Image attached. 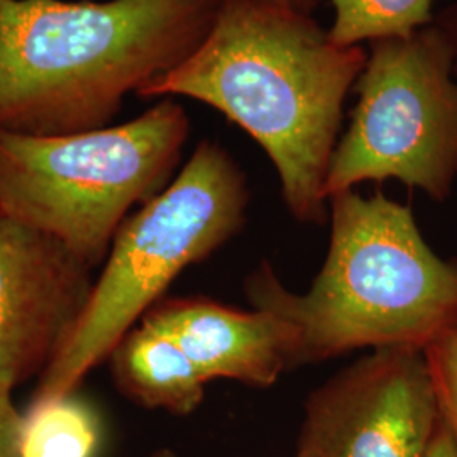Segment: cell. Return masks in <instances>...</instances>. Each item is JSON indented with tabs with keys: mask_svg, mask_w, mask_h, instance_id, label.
Wrapping results in <instances>:
<instances>
[{
	"mask_svg": "<svg viewBox=\"0 0 457 457\" xmlns=\"http://www.w3.org/2000/svg\"><path fill=\"white\" fill-rule=\"evenodd\" d=\"M366 63L313 17L270 0H220L202 45L139 97H187L247 132L277 170L295 220L328 219L326 179L344 104Z\"/></svg>",
	"mask_w": 457,
	"mask_h": 457,
	"instance_id": "obj_1",
	"label": "cell"
},
{
	"mask_svg": "<svg viewBox=\"0 0 457 457\" xmlns=\"http://www.w3.org/2000/svg\"><path fill=\"white\" fill-rule=\"evenodd\" d=\"M220 0H0V129L111 124L129 94L180 66Z\"/></svg>",
	"mask_w": 457,
	"mask_h": 457,
	"instance_id": "obj_2",
	"label": "cell"
},
{
	"mask_svg": "<svg viewBox=\"0 0 457 457\" xmlns=\"http://www.w3.org/2000/svg\"><path fill=\"white\" fill-rule=\"evenodd\" d=\"M330 237L322 268L303 294L270 262L245 277L253 309L296 332L295 368L360 349L422 351L457 326V258L425 241L410 205L383 192L328 196Z\"/></svg>",
	"mask_w": 457,
	"mask_h": 457,
	"instance_id": "obj_3",
	"label": "cell"
},
{
	"mask_svg": "<svg viewBox=\"0 0 457 457\" xmlns=\"http://www.w3.org/2000/svg\"><path fill=\"white\" fill-rule=\"evenodd\" d=\"M249 204L243 168L220 143L200 141L179 175L117 230L82 317L34 398L79 392L183 270L209 260L245 228Z\"/></svg>",
	"mask_w": 457,
	"mask_h": 457,
	"instance_id": "obj_4",
	"label": "cell"
},
{
	"mask_svg": "<svg viewBox=\"0 0 457 457\" xmlns=\"http://www.w3.org/2000/svg\"><path fill=\"white\" fill-rule=\"evenodd\" d=\"M190 129L187 111L171 97L124 124L92 131L0 129V213L97 268L132 207L170 183Z\"/></svg>",
	"mask_w": 457,
	"mask_h": 457,
	"instance_id": "obj_5",
	"label": "cell"
},
{
	"mask_svg": "<svg viewBox=\"0 0 457 457\" xmlns=\"http://www.w3.org/2000/svg\"><path fill=\"white\" fill-rule=\"evenodd\" d=\"M358 102L327 170L326 195L366 181L396 180L434 202L457 181V79L432 22L410 36L370 43L354 85Z\"/></svg>",
	"mask_w": 457,
	"mask_h": 457,
	"instance_id": "obj_6",
	"label": "cell"
},
{
	"mask_svg": "<svg viewBox=\"0 0 457 457\" xmlns=\"http://www.w3.org/2000/svg\"><path fill=\"white\" fill-rule=\"evenodd\" d=\"M439 424L424 353L378 349L309 395L295 457H425Z\"/></svg>",
	"mask_w": 457,
	"mask_h": 457,
	"instance_id": "obj_7",
	"label": "cell"
},
{
	"mask_svg": "<svg viewBox=\"0 0 457 457\" xmlns=\"http://www.w3.org/2000/svg\"><path fill=\"white\" fill-rule=\"evenodd\" d=\"M92 266L0 213V390L41 378L87 307Z\"/></svg>",
	"mask_w": 457,
	"mask_h": 457,
	"instance_id": "obj_8",
	"label": "cell"
},
{
	"mask_svg": "<svg viewBox=\"0 0 457 457\" xmlns=\"http://www.w3.org/2000/svg\"><path fill=\"white\" fill-rule=\"evenodd\" d=\"M141 322L179 344L207 385L232 379L270 388L295 368L294 327L262 309L241 311L207 296H164Z\"/></svg>",
	"mask_w": 457,
	"mask_h": 457,
	"instance_id": "obj_9",
	"label": "cell"
},
{
	"mask_svg": "<svg viewBox=\"0 0 457 457\" xmlns=\"http://www.w3.org/2000/svg\"><path fill=\"white\" fill-rule=\"evenodd\" d=\"M107 361L115 388L143 409L187 417L205 398L207 381L180 345L143 322L117 343Z\"/></svg>",
	"mask_w": 457,
	"mask_h": 457,
	"instance_id": "obj_10",
	"label": "cell"
},
{
	"mask_svg": "<svg viewBox=\"0 0 457 457\" xmlns=\"http://www.w3.org/2000/svg\"><path fill=\"white\" fill-rule=\"evenodd\" d=\"M102 420L77 392L33 398L22 411L19 457H97Z\"/></svg>",
	"mask_w": 457,
	"mask_h": 457,
	"instance_id": "obj_11",
	"label": "cell"
},
{
	"mask_svg": "<svg viewBox=\"0 0 457 457\" xmlns=\"http://www.w3.org/2000/svg\"><path fill=\"white\" fill-rule=\"evenodd\" d=\"M328 34L341 46L403 37L434 22V0H330Z\"/></svg>",
	"mask_w": 457,
	"mask_h": 457,
	"instance_id": "obj_12",
	"label": "cell"
},
{
	"mask_svg": "<svg viewBox=\"0 0 457 457\" xmlns=\"http://www.w3.org/2000/svg\"><path fill=\"white\" fill-rule=\"evenodd\" d=\"M441 411L457 445V326L424 351Z\"/></svg>",
	"mask_w": 457,
	"mask_h": 457,
	"instance_id": "obj_13",
	"label": "cell"
},
{
	"mask_svg": "<svg viewBox=\"0 0 457 457\" xmlns=\"http://www.w3.org/2000/svg\"><path fill=\"white\" fill-rule=\"evenodd\" d=\"M22 411L12 402V393L0 390V457H19Z\"/></svg>",
	"mask_w": 457,
	"mask_h": 457,
	"instance_id": "obj_14",
	"label": "cell"
},
{
	"mask_svg": "<svg viewBox=\"0 0 457 457\" xmlns=\"http://www.w3.org/2000/svg\"><path fill=\"white\" fill-rule=\"evenodd\" d=\"M434 24L441 29L442 36L451 49L457 79V2L447 5L445 9H442L439 14H436Z\"/></svg>",
	"mask_w": 457,
	"mask_h": 457,
	"instance_id": "obj_15",
	"label": "cell"
},
{
	"mask_svg": "<svg viewBox=\"0 0 457 457\" xmlns=\"http://www.w3.org/2000/svg\"><path fill=\"white\" fill-rule=\"evenodd\" d=\"M425 457H457L456 442L453 439L449 428L442 422V419Z\"/></svg>",
	"mask_w": 457,
	"mask_h": 457,
	"instance_id": "obj_16",
	"label": "cell"
},
{
	"mask_svg": "<svg viewBox=\"0 0 457 457\" xmlns=\"http://www.w3.org/2000/svg\"><path fill=\"white\" fill-rule=\"evenodd\" d=\"M270 2H275L281 7L294 9V11L303 12V14H313L319 9V5L322 4V0H270Z\"/></svg>",
	"mask_w": 457,
	"mask_h": 457,
	"instance_id": "obj_17",
	"label": "cell"
},
{
	"mask_svg": "<svg viewBox=\"0 0 457 457\" xmlns=\"http://www.w3.org/2000/svg\"><path fill=\"white\" fill-rule=\"evenodd\" d=\"M149 457H181L180 454H177L173 449H170V447H160V449H156L153 454Z\"/></svg>",
	"mask_w": 457,
	"mask_h": 457,
	"instance_id": "obj_18",
	"label": "cell"
}]
</instances>
